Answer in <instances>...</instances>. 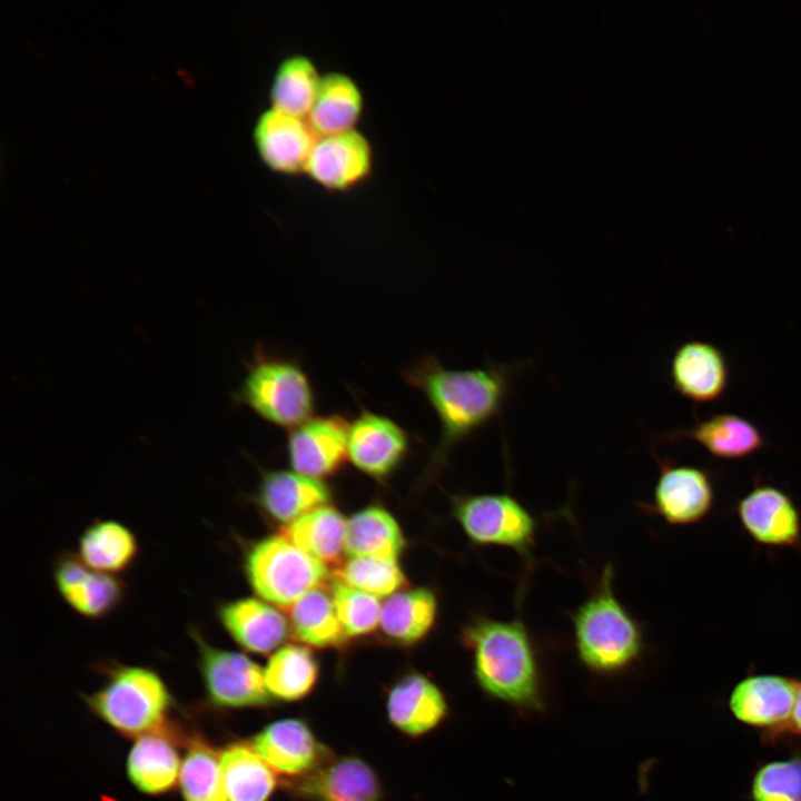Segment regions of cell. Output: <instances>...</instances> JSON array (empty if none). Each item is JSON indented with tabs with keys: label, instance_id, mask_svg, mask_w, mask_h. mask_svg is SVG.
<instances>
[{
	"label": "cell",
	"instance_id": "cb8c5ba5",
	"mask_svg": "<svg viewBox=\"0 0 801 801\" xmlns=\"http://www.w3.org/2000/svg\"><path fill=\"white\" fill-rule=\"evenodd\" d=\"M665 438H690L720 459L749 457L765 445L761 431L749 419L732 413H720L696 419L685 429H678Z\"/></svg>",
	"mask_w": 801,
	"mask_h": 801
},
{
	"label": "cell",
	"instance_id": "8d00e7d4",
	"mask_svg": "<svg viewBox=\"0 0 801 801\" xmlns=\"http://www.w3.org/2000/svg\"><path fill=\"white\" fill-rule=\"evenodd\" d=\"M329 587L336 614L347 637L369 634L379 626L382 605L377 596L339 580H334Z\"/></svg>",
	"mask_w": 801,
	"mask_h": 801
},
{
	"label": "cell",
	"instance_id": "7402d4cb",
	"mask_svg": "<svg viewBox=\"0 0 801 801\" xmlns=\"http://www.w3.org/2000/svg\"><path fill=\"white\" fill-rule=\"evenodd\" d=\"M386 709L390 723L413 736L435 729L447 713L441 690L418 673L407 674L394 684L387 696Z\"/></svg>",
	"mask_w": 801,
	"mask_h": 801
},
{
	"label": "cell",
	"instance_id": "7a4b0ae2",
	"mask_svg": "<svg viewBox=\"0 0 801 801\" xmlns=\"http://www.w3.org/2000/svg\"><path fill=\"white\" fill-rule=\"evenodd\" d=\"M462 640L472 650L473 672L486 693L522 708L541 704L536 655L521 620L475 617L463 627Z\"/></svg>",
	"mask_w": 801,
	"mask_h": 801
},
{
	"label": "cell",
	"instance_id": "d4e9b609",
	"mask_svg": "<svg viewBox=\"0 0 801 801\" xmlns=\"http://www.w3.org/2000/svg\"><path fill=\"white\" fill-rule=\"evenodd\" d=\"M328 498L329 491L325 483L297 472H266L258 490V504L263 511L286 524L326 505Z\"/></svg>",
	"mask_w": 801,
	"mask_h": 801
},
{
	"label": "cell",
	"instance_id": "30bf717a",
	"mask_svg": "<svg viewBox=\"0 0 801 801\" xmlns=\"http://www.w3.org/2000/svg\"><path fill=\"white\" fill-rule=\"evenodd\" d=\"M374 164L370 140L356 129L319 137L304 176L328 192L346 194L357 189L372 177Z\"/></svg>",
	"mask_w": 801,
	"mask_h": 801
},
{
	"label": "cell",
	"instance_id": "5b68a950",
	"mask_svg": "<svg viewBox=\"0 0 801 801\" xmlns=\"http://www.w3.org/2000/svg\"><path fill=\"white\" fill-rule=\"evenodd\" d=\"M102 668V686L85 698L100 720L126 736L138 738L164 726L172 699L155 670L119 663Z\"/></svg>",
	"mask_w": 801,
	"mask_h": 801
},
{
	"label": "cell",
	"instance_id": "d590c367",
	"mask_svg": "<svg viewBox=\"0 0 801 801\" xmlns=\"http://www.w3.org/2000/svg\"><path fill=\"white\" fill-rule=\"evenodd\" d=\"M335 575L336 580L377 597L390 596L406 584L396 560L350 557Z\"/></svg>",
	"mask_w": 801,
	"mask_h": 801
},
{
	"label": "cell",
	"instance_id": "9a60e30c",
	"mask_svg": "<svg viewBox=\"0 0 801 801\" xmlns=\"http://www.w3.org/2000/svg\"><path fill=\"white\" fill-rule=\"evenodd\" d=\"M736 514L754 542L778 548L801 546V515L782 490L756 484L738 502Z\"/></svg>",
	"mask_w": 801,
	"mask_h": 801
},
{
	"label": "cell",
	"instance_id": "ffe728a7",
	"mask_svg": "<svg viewBox=\"0 0 801 801\" xmlns=\"http://www.w3.org/2000/svg\"><path fill=\"white\" fill-rule=\"evenodd\" d=\"M224 630L244 650L267 654L287 637L289 623L274 606L255 597L221 603L216 611Z\"/></svg>",
	"mask_w": 801,
	"mask_h": 801
},
{
	"label": "cell",
	"instance_id": "e575fe53",
	"mask_svg": "<svg viewBox=\"0 0 801 801\" xmlns=\"http://www.w3.org/2000/svg\"><path fill=\"white\" fill-rule=\"evenodd\" d=\"M787 745L785 755L755 764L749 779V801H801V743Z\"/></svg>",
	"mask_w": 801,
	"mask_h": 801
},
{
	"label": "cell",
	"instance_id": "44dd1931",
	"mask_svg": "<svg viewBox=\"0 0 801 801\" xmlns=\"http://www.w3.org/2000/svg\"><path fill=\"white\" fill-rule=\"evenodd\" d=\"M181 763L176 736L164 725L136 739L127 756L126 770L139 791L159 795L175 788Z\"/></svg>",
	"mask_w": 801,
	"mask_h": 801
},
{
	"label": "cell",
	"instance_id": "603a6c76",
	"mask_svg": "<svg viewBox=\"0 0 801 801\" xmlns=\"http://www.w3.org/2000/svg\"><path fill=\"white\" fill-rule=\"evenodd\" d=\"M364 110L365 96L358 82L347 72L333 70L323 75L307 120L319 137H328L358 129Z\"/></svg>",
	"mask_w": 801,
	"mask_h": 801
},
{
	"label": "cell",
	"instance_id": "5bb4252c",
	"mask_svg": "<svg viewBox=\"0 0 801 801\" xmlns=\"http://www.w3.org/2000/svg\"><path fill=\"white\" fill-rule=\"evenodd\" d=\"M53 582L65 603L90 620L113 613L127 594V585L121 578L89 568L78 554L71 552H63L56 558Z\"/></svg>",
	"mask_w": 801,
	"mask_h": 801
},
{
	"label": "cell",
	"instance_id": "52a82bcc",
	"mask_svg": "<svg viewBox=\"0 0 801 801\" xmlns=\"http://www.w3.org/2000/svg\"><path fill=\"white\" fill-rule=\"evenodd\" d=\"M799 683L783 674H748L730 690L726 708L735 721L758 732L763 745L787 744Z\"/></svg>",
	"mask_w": 801,
	"mask_h": 801
},
{
	"label": "cell",
	"instance_id": "2e32d148",
	"mask_svg": "<svg viewBox=\"0 0 801 801\" xmlns=\"http://www.w3.org/2000/svg\"><path fill=\"white\" fill-rule=\"evenodd\" d=\"M408 445L404 428L384 414L362 409L349 423L348 458L375 478L394 472L405 458Z\"/></svg>",
	"mask_w": 801,
	"mask_h": 801
},
{
	"label": "cell",
	"instance_id": "f1b7e54d",
	"mask_svg": "<svg viewBox=\"0 0 801 801\" xmlns=\"http://www.w3.org/2000/svg\"><path fill=\"white\" fill-rule=\"evenodd\" d=\"M347 521L333 506L317 507L283 528V536L326 566L338 565L345 553Z\"/></svg>",
	"mask_w": 801,
	"mask_h": 801
},
{
	"label": "cell",
	"instance_id": "9c48e42d",
	"mask_svg": "<svg viewBox=\"0 0 801 801\" xmlns=\"http://www.w3.org/2000/svg\"><path fill=\"white\" fill-rule=\"evenodd\" d=\"M454 516L476 545H495L527 555L534 545L536 521L508 494H477L457 498Z\"/></svg>",
	"mask_w": 801,
	"mask_h": 801
},
{
	"label": "cell",
	"instance_id": "74e56055",
	"mask_svg": "<svg viewBox=\"0 0 801 801\" xmlns=\"http://www.w3.org/2000/svg\"><path fill=\"white\" fill-rule=\"evenodd\" d=\"M793 738H801V680L790 722L789 742L792 741Z\"/></svg>",
	"mask_w": 801,
	"mask_h": 801
},
{
	"label": "cell",
	"instance_id": "f546056e",
	"mask_svg": "<svg viewBox=\"0 0 801 801\" xmlns=\"http://www.w3.org/2000/svg\"><path fill=\"white\" fill-rule=\"evenodd\" d=\"M228 801H268L277 787L275 771L245 743H233L220 753Z\"/></svg>",
	"mask_w": 801,
	"mask_h": 801
},
{
	"label": "cell",
	"instance_id": "277c9868",
	"mask_svg": "<svg viewBox=\"0 0 801 801\" xmlns=\"http://www.w3.org/2000/svg\"><path fill=\"white\" fill-rule=\"evenodd\" d=\"M235 400L251 409L258 417L281 428H295L312 416L316 394L304 367L293 357L258 348Z\"/></svg>",
	"mask_w": 801,
	"mask_h": 801
},
{
	"label": "cell",
	"instance_id": "6da1fadb",
	"mask_svg": "<svg viewBox=\"0 0 801 801\" xmlns=\"http://www.w3.org/2000/svg\"><path fill=\"white\" fill-rule=\"evenodd\" d=\"M525 365L487 360L477 368L451 369L427 354L403 370L404 380L425 397L438 418L435 461L444 459L453 446L502 417Z\"/></svg>",
	"mask_w": 801,
	"mask_h": 801
},
{
	"label": "cell",
	"instance_id": "8fae6325",
	"mask_svg": "<svg viewBox=\"0 0 801 801\" xmlns=\"http://www.w3.org/2000/svg\"><path fill=\"white\" fill-rule=\"evenodd\" d=\"M253 142L263 165L271 172L294 177L305 174L319 136L305 118L265 109L253 128Z\"/></svg>",
	"mask_w": 801,
	"mask_h": 801
},
{
	"label": "cell",
	"instance_id": "7c38bea8",
	"mask_svg": "<svg viewBox=\"0 0 801 801\" xmlns=\"http://www.w3.org/2000/svg\"><path fill=\"white\" fill-rule=\"evenodd\" d=\"M349 423L340 414L312 416L290 429L288 458L299 474L322 478L338 472L348 458Z\"/></svg>",
	"mask_w": 801,
	"mask_h": 801
},
{
	"label": "cell",
	"instance_id": "484cf974",
	"mask_svg": "<svg viewBox=\"0 0 801 801\" xmlns=\"http://www.w3.org/2000/svg\"><path fill=\"white\" fill-rule=\"evenodd\" d=\"M139 554L135 533L116 520H96L81 533L78 556L91 570L118 575L130 568Z\"/></svg>",
	"mask_w": 801,
	"mask_h": 801
},
{
	"label": "cell",
	"instance_id": "d6986e66",
	"mask_svg": "<svg viewBox=\"0 0 801 801\" xmlns=\"http://www.w3.org/2000/svg\"><path fill=\"white\" fill-rule=\"evenodd\" d=\"M670 377L673 388L686 399L712 403L726 390L729 368L719 347L703 340H689L675 350Z\"/></svg>",
	"mask_w": 801,
	"mask_h": 801
},
{
	"label": "cell",
	"instance_id": "ac0fdd59",
	"mask_svg": "<svg viewBox=\"0 0 801 801\" xmlns=\"http://www.w3.org/2000/svg\"><path fill=\"white\" fill-rule=\"evenodd\" d=\"M295 793L312 801H380V781L364 760L343 756L325 761L295 784Z\"/></svg>",
	"mask_w": 801,
	"mask_h": 801
},
{
	"label": "cell",
	"instance_id": "8992f818",
	"mask_svg": "<svg viewBox=\"0 0 801 801\" xmlns=\"http://www.w3.org/2000/svg\"><path fill=\"white\" fill-rule=\"evenodd\" d=\"M327 566L283 535L249 546L244 558L248 583L264 601L289 607L308 592L324 586Z\"/></svg>",
	"mask_w": 801,
	"mask_h": 801
},
{
	"label": "cell",
	"instance_id": "d6a6232c",
	"mask_svg": "<svg viewBox=\"0 0 801 801\" xmlns=\"http://www.w3.org/2000/svg\"><path fill=\"white\" fill-rule=\"evenodd\" d=\"M264 678L270 696L293 702L310 693L318 679V663L305 646L289 644L275 652Z\"/></svg>",
	"mask_w": 801,
	"mask_h": 801
},
{
	"label": "cell",
	"instance_id": "3957f363",
	"mask_svg": "<svg viewBox=\"0 0 801 801\" xmlns=\"http://www.w3.org/2000/svg\"><path fill=\"white\" fill-rule=\"evenodd\" d=\"M572 620L578 657L594 672L622 671L642 653V630L613 592L611 565L603 570L597 587Z\"/></svg>",
	"mask_w": 801,
	"mask_h": 801
},
{
	"label": "cell",
	"instance_id": "4fadbf2b",
	"mask_svg": "<svg viewBox=\"0 0 801 801\" xmlns=\"http://www.w3.org/2000/svg\"><path fill=\"white\" fill-rule=\"evenodd\" d=\"M715 500L709 473L691 465L661 463L649 511L675 526L692 525L704 520Z\"/></svg>",
	"mask_w": 801,
	"mask_h": 801
},
{
	"label": "cell",
	"instance_id": "4dcf8cb0",
	"mask_svg": "<svg viewBox=\"0 0 801 801\" xmlns=\"http://www.w3.org/2000/svg\"><path fill=\"white\" fill-rule=\"evenodd\" d=\"M404 546L399 525L385 508L369 506L347 521L345 553L349 557L397 561Z\"/></svg>",
	"mask_w": 801,
	"mask_h": 801
},
{
	"label": "cell",
	"instance_id": "836d02e7",
	"mask_svg": "<svg viewBox=\"0 0 801 801\" xmlns=\"http://www.w3.org/2000/svg\"><path fill=\"white\" fill-rule=\"evenodd\" d=\"M178 783L184 801H228L220 754L199 735L188 740Z\"/></svg>",
	"mask_w": 801,
	"mask_h": 801
},
{
	"label": "cell",
	"instance_id": "83f0119b",
	"mask_svg": "<svg viewBox=\"0 0 801 801\" xmlns=\"http://www.w3.org/2000/svg\"><path fill=\"white\" fill-rule=\"evenodd\" d=\"M437 616V600L428 589L398 591L382 604L379 627L383 634L399 644L423 640Z\"/></svg>",
	"mask_w": 801,
	"mask_h": 801
},
{
	"label": "cell",
	"instance_id": "1f68e13d",
	"mask_svg": "<svg viewBox=\"0 0 801 801\" xmlns=\"http://www.w3.org/2000/svg\"><path fill=\"white\" fill-rule=\"evenodd\" d=\"M289 629L313 647L338 646L347 639L329 592L317 587L288 607Z\"/></svg>",
	"mask_w": 801,
	"mask_h": 801
},
{
	"label": "cell",
	"instance_id": "4316f807",
	"mask_svg": "<svg viewBox=\"0 0 801 801\" xmlns=\"http://www.w3.org/2000/svg\"><path fill=\"white\" fill-rule=\"evenodd\" d=\"M323 75L307 55L295 52L276 66L269 86V107L307 119L317 98Z\"/></svg>",
	"mask_w": 801,
	"mask_h": 801
},
{
	"label": "cell",
	"instance_id": "ba28073f",
	"mask_svg": "<svg viewBox=\"0 0 801 801\" xmlns=\"http://www.w3.org/2000/svg\"><path fill=\"white\" fill-rule=\"evenodd\" d=\"M189 635L197 646L198 669L209 701L219 708L268 705L264 670L247 655L211 645L196 625Z\"/></svg>",
	"mask_w": 801,
	"mask_h": 801
},
{
	"label": "cell",
	"instance_id": "e0dca14e",
	"mask_svg": "<svg viewBox=\"0 0 801 801\" xmlns=\"http://www.w3.org/2000/svg\"><path fill=\"white\" fill-rule=\"evenodd\" d=\"M250 745L274 771L287 775L304 777L328 759V750L299 719L269 723L253 738Z\"/></svg>",
	"mask_w": 801,
	"mask_h": 801
}]
</instances>
